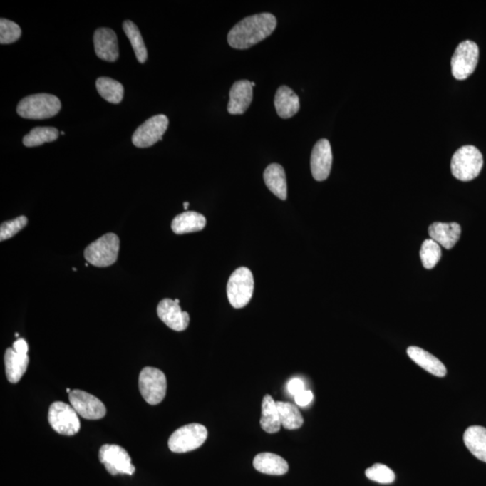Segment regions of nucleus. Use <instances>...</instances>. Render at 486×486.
Here are the masks:
<instances>
[{"mask_svg": "<svg viewBox=\"0 0 486 486\" xmlns=\"http://www.w3.org/2000/svg\"><path fill=\"white\" fill-rule=\"evenodd\" d=\"M276 27V19L272 14H257L246 17L232 27L228 33V43L234 49H249L272 36Z\"/></svg>", "mask_w": 486, "mask_h": 486, "instance_id": "1", "label": "nucleus"}, {"mask_svg": "<svg viewBox=\"0 0 486 486\" xmlns=\"http://www.w3.org/2000/svg\"><path fill=\"white\" fill-rule=\"evenodd\" d=\"M61 108L60 99L50 94H36L24 98L16 112L26 119L42 120L53 118Z\"/></svg>", "mask_w": 486, "mask_h": 486, "instance_id": "2", "label": "nucleus"}, {"mask_svg": "<svg viewBox=\"0 0 486 486\" xmlns=\"http://www.w3.org/2000/svg\"><path fill=\"white\" fill-rule=\"evenodd\" d=\"M484 166V159L477 147L465 145L455 152L451 160V172L461 181H471L478 177Z\"/></svg>", "mask_w": 486, "mask_h": 486, "instance_id": "3", "label": "nucleus"}, {"mask_svg": "<svg viewBox=\"0 0 486 486\" xmlns=\"http://www.w3.org/2000/svg\"><path fill=\"white\" fill-rule=\"evenodd\" d=\"M120 239L115 234L101 236L86 248L84 257L91 265L105 268L115 264L118 258Z\"/></svg>", "mask_w": 486, "mask_h": 486, "instance_id": "4", "label": "nucleus"}, {"mask_svg": "<svg viewBox=\"0 0 486 486\" xmlns=\"http://www.w3.org/2000/svg\"><path fill=\"white\" fill-rule=\"evenodd\" d=\"M254 291V279L248 268L242 267L232 274L227 283L229 302L236 309L243 308L251 301Z\"/></svg>", "mask_w": 486, "mask_h": 486, "instance_id": "5", "label": "nucleus"}, {"mask_svg": "<svg viewBox=\"0 0 486 486\" xmlns=\"http://www.w3.org/2000/svg\"><path fill=\"white\" fill-rule=\"evenodd\" d=\"M207 429L200 423H190L174 431L169 448L174 453H186L200 448L207 439Z\"/></svg>", "mask_w": 486, "mask_h": 486, "instance_id": "6", "label": "nucleus"}, {"mask_svg": "<svg viewBox=\"0 0 486 486\" xmlns=\"http://www.w3.org/2000/svg\"><path fill=\"white\" fill-rule=\"evenodd\" d=\"M139 390L143 399L150 405H159L165 398L167 378L158 368L146 367L139 376Z\"/></svg>", "mask_w": 486, "mask_h": 486, "instance_id": "7", "label": "nucleus"}, {"mask_svg": "<svg viewBox=\"0 0 486 486\" xmlns=\"http://www.w3.org/2000/svg\"><path fill=\"white\" fill-rule=\"evenodd\" d=\"M48 420L51 428L61 435L73 436L81 429L76 410L63 402H56L50 406Z\"/></svg>", "mask_w": 486, "mask_h": 486, "instance_id": "8", "label": "nucleus"}, {"mask_svg": "<svg viewBox=\"0 0 486 486\" xmlns=\"http://www.w3.org/2000/svg\"><path fill=\"white\" fill-rule=\"evenodd\" d=\"M99 460L112 475H133L135 467L132 464L131 457L124 448L114 444H105L99 450Z\"/></svg>", "mask_w": 486, "mask_h": 486, "instance_id": "9", "label": "nucleus"}, {"mask_svg": "<svg viewBox=\"0 0 486 486\" xmlns=\"http://www.w3.org/2000/svg\"><path fill=\"white\" fill-rule=\"evenodd\" d=\"M479 49L472 41H465L457 46L451 59L453 74L457 80L463 81L474 73L477 66Z\"/></svg>", "mask_w": 486, "mask_h": 486, "instance_id": "10", "label": "nucleus"}, {"mask_svg": "<svg viewBox=\"0 0 486 486\" xmlns=\"http://www.w3.org/2000/svg\"><path fill=\"white\" fill-rule=\"evenodd\" d=\"M169 126V119L166 115H158L146 120L133 133L132 142L138 148H148L162 141L164 133Z\"/></svg>", "mask_w": 486, "mask_h": 486, "instance_id": "11", "label": "nucleus"}, {"mask_svg": "<svg viewBox=\"0 0 486 486\" xmlns=\"http://www.w3.org/2000/svg\"><path fill=\"white\" fill-rule=\"evenodd\" d=\"M71 405L78 415L87 420H100L107 413L104 403L94 395L81 390H73L68 393Z\"/></svg>", "mask_w": 486, "mask_h": 486, "instance_id": "12", "label": "nucleus"}, {"mask_svg": "<svg viewBox=\"0 0 486 486\" xmlns=\"http://www.w3.org/2000/svg\"><path fill=\"white\" fill-rule=\"evenodd\" d=\"M333 165V152L330 143L321 139L314 146L311 155V171L314 179L317 181L327 180Z\"/></svg>", "mask_w": 486, "mask_h": 486, "instance_id": "13", "label": "nucleus"}, {"mask_svg": "<svg viewBox=\"0 0 486 486\" xmlns=\"http://www.w3.org/2000/svg\"><path fill=\"white\" fill-rule=\"evenodd\" d=\"M157 314L160 319L174 331H185L190 324V314L181 310L180 304L175 300L166 299L160 301L157 307Z\"/></svg>", "mask_w": 486, "mask_h": 486, "instance_id": "14", "label": "nucleus"}, {"mask_svg": "<svg viewBox=\"0 0 486 486\" xmlns=\"http://www.w3.org/2000/svg\"><path fill=\"white\" fill-rule=\"evenodd\" d=\"M95 54L101 60L114 63L119 57L118 40L112 29H99L94 34Z\"/></svg>", "mask_w": 486, "mask_h": 486, "instance_id": "15", "label": "nucleus"}, {"mask_svg": "<svg viewBox=\"0 0 486 486\" xmlns=\"http://www.w3.org/2000/svg\"><path fill=\"white\" fill-rule=\"evenodd\" d=\"M253 87L249 81L234 82L230 91L227 110L231 115H242L252 104Z\"/></svg>", "mask_w": 486, "mask_h": 486, "instance_id": "16", "label": "nucleus"}, {"mask_svg": "<svg viewBox=\"0 0 486 486\" xmlns=\"http://www.w3.org/2000/svg\"><path fill=\"white\" fill-rule=\"evenodd\" d=\"M430 239L445 249H450L457 244L461 235V227L457 222H434L429 228Z\"/></svg>", "mask_w": 486, "mask_h": 486, "instance_id": "17", "label": "nucleus"}, {"mask_svg": "<svg viewBox=\"0 0 486 486\" xmlns=\"http://www.w3.org/2000/svg\"><path fill=\"white\" fill-rule=\"evenodd\" d=\"M407 354L413 362L425 369L430 374L439 376V378H443L447 375V368L443 363L423 348L412 346L407 350Z\"/></svg>", "mask_w": 486, "mask_h": 486, "instance_id": "18", "label": "nucleus"}, {"mask_svg": "<svg viewBox=\"0 0 486 486\" xmlns=\"http://www.w3.org/2000/svg\"><path fill=\"white\" fill-rule=\"evenodd\" d=\"M274 104L277 115L284 119L292 118L300 109L299 95L287 86H281L277 90Z\"/></svg>", "mask_w": 486, "mask_h": 486, "instance_id": "19", "label": "nucleus"}, {"mask_svg": "<svg viewBox=\"0 0 486 486\" xmlns=\"http://www.w3.org/2000/svg\"><path fill=\"white\" fill-rule=\"evenodd\" d=\"M253 467L260 473L270 475H283L289 471V464L283 457L269 453L257 455Z\"/></svg>", "mask_w": 486, "mask_h": 486, "instance_id": "20", "label": "nucleus"}, {"mask_svg": "<svg viewBox=\"0 0 486 486\" xmlns=\"http://www.w3.org/2000/svg\"><path fill=\"white\" fill-rule=\"evenodd\" d=\"M4 361L6 378L11 384H16L26 371L29 356L19 353L13 348H9L5 352Z\"/></svg>", "mask_w": 486, "mask_h": 486, "instance_id": "21", "label": "nucleus"}, {"mask_svg": "<svg viewBox=\"0 0 486 486\" xmlns=\"http://www.w3.org/2000/svg\"><path fill=\"white\" fill-rule=\"evenodd\" d=\"M266 186L281 200L287 197L286 177L285 170L279 164L273 163L267 167L263 174Z\"/></svg>", "mask_w": 486, "mask_h": 486, "instance_id": "22", "label": "nucleus"}, {"mask_svg": "<svg viewBox=\"0 0 486 486\" xmlns=\"http://www.w3.org/2000/svg\"><path fill=\"white\" fill-rule=\"evenodd\" d=\"M207 225V219L197 212H185L177 215L171 224L174 234H185L203 230Z\"/></svg>", "mask_w": 486, "mask_h": 486, "instance_id": "23", "label": "nucleus"}, {"mask_svg": "<svg viewBox=\"0 0 486 486\" xmlns=\"http://www.w3.org/2000/svg\"><path fill=\"white\" fill-rule=\"evenodd\" d=\"M464 443L472 454L486 463V429L482 426H471L465 431Z\"/></svg>", "mask_w": 486, "mask_h": 486, "instance_id": "24", "label": "nucleus"}, {"mask_svg": "<svg viewBox=\"0 0 486 486\" xmlns=\"http://www.w3.org/2000/svg\"><path fill=\"white\" fill-rule=\"evenodd\" d=\"M260 425L266 433L272 434L279 433L282 426L276 402L269 395L263 398Z\"/></svg>", "mask_w": 486, "mask_h": 486, "instance_id": "25", "label": "nucleus"}, {"mask_svg": "<svg viewBox=\"0 0 486 486\" xmlns=\"http://www.w3.org/2000/svg\"><path fill=\"white\" fill-rule=\"evenodd\" d=\"M99 95L112 104H119L124 98V86L111 78L101 77L95 82Z\"/></svg>", "mask_w": 486, "mask_h": 486, "instance_id": "26", "label": "nucleus"}, {"mask_svg": "<svg viewBox=\"0 0 486 486\" xmlns=\"http://www.w3.org/2000/svg\"><path fill=\"white\" fill-rule=\"evenodd\" d=\"M280 422L286 430H296L303 426L304 418L300 410L293 403L276 402Z\"/></svg>", "mask_w": 486, "mask_h": 486, "instance_id": "27", "label": "nucleus"}, {"mask_svg": "<svg viewBox=\"0 0 486 486\" xmlns=\"http://www.w3.org/2000/svg\"><path fill=\"white\" fill-rule=\"evenodd\" d=\"M123 29H124L126 36L128 37L130 43H131L133 49L135 51V56L140 63H145L148 58V53L145 42H143L141 32L135 23L126 20L123 24Z\"/></svg>", "mask_w": 486, "mask_h": 486, "instance_id": "28", "label": "nucleus"}, {"mask_svg": "<svg viewBox=\"0 0 486 486\" xmlns=\"http://www.w3.org/2000/svg\"><path fill=\"white\" fill-rule=\"evenodd\" d=\"M59 135V131L54 128H36L24 137L23 143L26 147L39 146L56 141Z\"/></svg>", "mask_w": 486, "mask_h": 486, "instance_id": "29", "label": "nucleus"}, {"mask_svg": "<svg viewBox=\"0 0 486 486\" xmlns=\"http://www.w3.org/2000/svg\"><path fill=\"white\" fill-rule=\"evenodd\" d=\"M420 256L424 268L427 269H433L441 258L440 245L433 239H425L423 243L422 248H420Z\"/></svg>", "mask_w": 486, "mask_h": 486, "instance_id": "30", "label": "nucleus"}, {"mask_svg": "<svg viewBox=\"0 0 486 486\" xmlns=\"http://www.w3.org/2000/svg\"><path fill=\"white\" fill-rule=\"evenodd\" d=\"M366 477L369 480L379 482V484H392L395 480V474L391 468L383 464H375L366 470Z\"/></svg>", "mask_w": 486, "mask_h": 486, "instance_id": "31", "label": "nucleus"}, {"mask_svg": "<svg viewBox=\"0 0 486 486\" xmlns=\"http://www.w3.org/2000/svg\"><path fill=\"white\" fill-rule=\"evenodd\" d=\"M22 31L15 22L6 19L0 20V43L9 44L16 42L21 36Z\"/></svg>", "mask_w": 486, "mask_h": 486, "instance_id": "32", "label": "nucleus"}, {"mask_svg": "<svg viewBox=\"0 0 486 486\" xmlns=\"http://www.w3.org/2000/svg\"><path fill=\"white\" fill-rule=\"evenodd\" d=\"M27 222H29V219L25 215L2 222L0 227V241H6L14 237L26 227Z\"/></svg>", "mask_w": 486, "mask_h": 486, "instance_id": "33", "label": "nucleus"}, {"mask_svg": "<svg viewBox=\"0 0 486 486\" xmlns=\"http://www.w3.org/2000/svg\"><path fill=\"white\" fill-rule=\"evenodd\" d=\"M314 395L310 390H304L303 392L299 393V395H294V401H296V405L302 407H306L310 405L311 401H313Z\"/></svg>", "mask_w": 486, "mask_h": 486, "instance_id": "34", "label": "nucleus"}, {"mask_svg": "<svg viewBox=\"0 0 486 486\" xmlns=\"http://www.w3.org/2000/svg\"><path fill=\"white\" fill-rule=\"evenodd\" d=\"M287 390H289L291 395L294 396L306 390V386H304V382L300 378H293L287 384Z\"/></svg>", "mask_w": 486, "mask_h": 486, "instance_id": "35", "label": "nucleus"}, {"mask_svg": "<svg viewBox=\"0 0 486 486\" xmlns=\"http://www.w3.org/2000/svg\"><path fill=\"white\" fill-rule=\"evenodd\" d=\"M13 348L19 353L27 354L29 352V345L24 338H19V340L14 342Z\"/></svg>", "mask_w": 486, "mask_h": 486, "instance_id": "36", "label": "nucleus"}, {"mask_svg": "<svg viewBox=\"0 0 486 486\" xmlns=\"http://www.w3.org/2000/svg\"><path fill=\"white\" fill-rule=\"evenodd\" d=\"M183 205H184L185 210H187V208H188V205H190V203H188V202H185V203L183 204Z\"/></svg>", "mask_w": 486, "mask_h": 486, "instance_id": "37", "label": "nucleus"}, {"mask_svg": "<svg viewBox=\"0 0 486 486\" xmlns=\"http://www.w3.org/2000/svg\"><path fill=\"white\" fill-rule=\"evenodd\" d=\"M252 87H254V86H255V82H253V81H252Z\"/></svg>", "mask_w": 486, "mask_h": 486, "instance_id": "38", "label": "nucleus"}, {"mask_svg": "<svg viewBox=\"0 0 486 486\" xmlns=\"http://www.w3.org/2000/svg\"><path fill=\"white\" fill-rule=\"evenodd\" d=\"M67 392H68V393H70L71 392V389H70V388H68V389H67Z\"/></svg>", "mask_w": 486, "mask_h": 486, "instance_id": "39", "label": "nucleus"}, {"mask_svg": "<svg viewBox=\"0 0 486 486\" xmlns=\"http://www.w3.org/2000/svg\"><path fill=\"white\" fill-rule=\"evenodd\" d=\"M16 337H19V334H16Z\"/></svg>", "mask_w": 486, "mask_h": 486, "instance_id": "40", "label": "nucleus"}]
</instances>
